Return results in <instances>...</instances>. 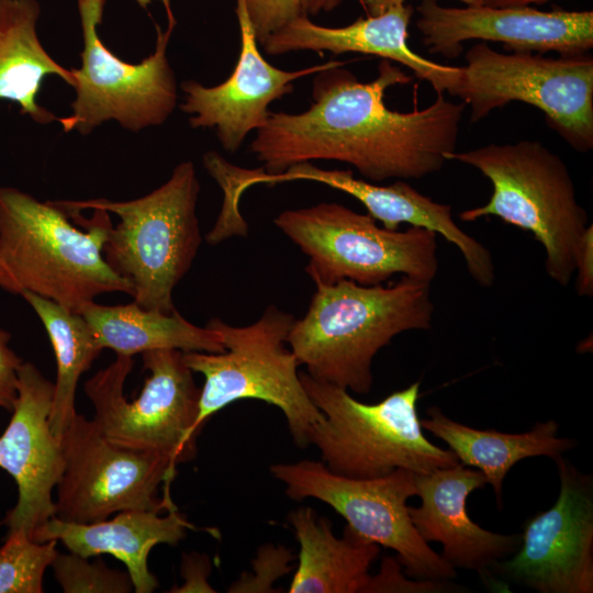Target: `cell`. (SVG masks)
I'll return each instance as SVG.
<instances>
[{
  "mask_svg": "<svg viewBox=\"0 0 593 593\" xmlns=\"http://www.w3.org/2000/svg\"><path fill=\"white\" fill-rule=\"evenodd\" d=\"M345 64L331 66L313 79L311 107L298 114L270 112L249 150L264 171L278 175L313 160L354 166L366 179H421L439 171L456 152L463 102L443 93L425 109L398 112L384 103L385 90L412 78L389 59L378 76L361 82Z\"/></svg>",
  "mask_w": 593,
  "mask_h": 593,
  "instance_id": "6da1fadb",
  "label": "cell"
},
{
  "mask_svg": "<svg viewBox=\"0 0 593 593\" xmlns=\"http://www.w3.org/2000/svg\"><path fill=\"white\" fill-rule=\"evenodd\" d=\"M86 220L53 201L41 202L13 187H0V267L5 291H29L69 311L103 293L133 294L130 281L103 256L112 226L109 212Z\"/></svg>",
  "mask_w": 593,
  "mask_h": 593,
  "instance_id": "7a4b0ae2",
  "label": "cell"
},
{
  "mask_svg": "<svg viewBox=\"0 0 593 593\" xmlns=\"http://www.w3.org/2000/svg\"><path fill=\"white\" fill-rule=\"evenodd\" d=\"M315 287L287 343L299 365L317 381L368 394L378 351L401 333L432 327L430 282L402 277L390 286L342 280Z\"/></svg>",
  "mask_w": 593,
  "mask_h": 593,
  "instance_id": "3957f363",
  "label": "cell"
},
{
  "mask_svg": "<svg viewBox=\"0 0 593 593\" xmlns=\"http://www.w3.org/2000/svg\"><path fill=\"white\" fill-rule=\"evenodd\" d=\"M200 182L192 161L178 164L169 179L127 201L104 198L53 201L64 211L101 209L119 216L103 246L104 259L133 288L134 302L163 313L176 311L172 292L201 245L195 208Z\"/></svg>",
  "mask_w": 593,
  "mask_h": 593,
  "instance_id": "277c9868",
  "label": "cell"
},
{
  "mask_svg": "<svg viewBox=\"0 0 593 593\" xmlns=\"http://www.w3.org/2000/svg\"><path fill=\"white\" fill-rule=\"evenodd\" d=\"M449 160L469 165L493 188L489 201L459 213L463 222L495 216L530 232L545 250V270L561 287L574 276L579 243L589 216L575 197L566 163L538 141L488 144L454 152Z\"/></svg>",
  "mask_w": 593,
  "mask_h": 593,
  "instance_id": "5b68a950",
  "label": "cell"
},
{
  "mask_svg": "<svg viewBox=\"0 0 593 593\" xmlns=\"http://www.w3.org/2000/svg\"><path fill=\"white\" fill-rule=\"evenodd\" d=\"M311 401L324 415L311 430L322 462L333 473L351 479H373L396 469L416 474L459 463L450 449L434 445L417 415L421 382L368 404L348 390L299 372Z\"/></svg>",
  "mask_w": 593,
  "mask_h": 593,
  "instance_id": "8992f818",
  "label": "cell"
},
{
  "mask_svg": "<svg viewBox=\"0 0 593 593\" xmlns=\"http://www.w3.org/2000/svg\"><path fill=\"white\" fill-rule=\"evenodd\" d=\"M294 317L268 305L260 317L245 326L211 318L205 326L222 336V353L182 351L186 365L204 378L194 428L223 407L243 399L275 405L283 413L300 448L310 446V434L324 415L311 401L298 372L300 366L288 335Z\"/></svg>",
  "mask_w": 593,
  "mask_h": 593,
  "instance_id": "52a82bcc",
  "label": "cell"
},
{
  "mask_svg": "<svg viewBox=\"0 0 593 593\" xmlns=\"http://www.w3.org/2000/svg\"><path fill=\"white\" fill-rule=\"evenodd\" d=\"M273 223L309 257L315 284L377 286L395 275L432 283L438 272L437 234L426 228L390 231L334 202L283 211Z\"/></svg>",
  "mask_w": 593,
  "mask_h": 593,
  "instance_id": "ba28073f",
  "label": "cell"
},
{
  "mask_svg": "<svg viewBox=\"0 0 593 593\" xmlns=\"http://www.w3.org/2000/svg\"><path fill=\"white\" fill-rule=\"evenodd\" d=\"M449 94L470 105L478 122L510 102L540 110L548 124L575 150L593 147V57L589 53L557 58L542 54H503L485 42L466 53L459 82Z\"/></svg>",
  "mask_w": 593,
  "mask_h": 593,
  "instance_id": "9c48e42d",
  "label": "cell"
},
{
  "mask_svg": "<svg viewBox=\"0 0 593 593\" xmlns=\"http://www.w3.org/2000/svg\"><path fill=\"white\" fill-rule=\"evenodd\" d=\"M149 372L139 394L128 401L125 381L133 369L132 356L116 355L85 383L94 409L93 421L112 443L137 450L156 451L176 465L194 458V428L201 388L178 349L142 353Z\"/></svg>",
  "mask_w": 593,
  "mask_h": 593,
  "instance_id": "30bf717a",
  "label": "cell"
},
{
  "mask_svg": "<svg viewBox=\"0 0 593 593\" xmlns=\"http://www.w3.org/2000/svg\"><path fill=\"white\" fill-rule=\"evenodd\" d=\"M107 0H77L82 34L81 65L70 68L75 82L71 113L58 118L64 132L90 134L101 124L115 121L124 130L139 132L165 123L178 100L175 72L167 46L176 25H158L155 51L138 64L114 55L100 38Z\"/></svg>",
  "mask_w": 593,
  "mask_h": 593,
  "instance_id": "8fae6325",
  "label": "cell"
},
{
  "mask_svg": "<svg viewBox=\"0 0 593 593\" xmlns=\"http://www.w3.org/2000/svg\"><path fill=\"white\" fill-rule=\"evenodd\" d=\"M270 473L295 501L313 497L328 504L357 535L398 553L405 573L416 580L447 581L456 569L434 551L412 523L407 500L416 495V473L406 469L373 479L331 472L323 462L271 465Z\"/></svg>",
  "mask_w": 593,
  "mask_h": 593,
  "instance_id": "7c38bea8",
  "label": "cell"
},
{
  "mask_svg": "<svg viewBox=\"0 0 593 593\" xmlns=\"http://www.w3.org/2000/svg\"><path fill=\"white\" fill-rule=\"evenodd\" d=\"M64 470L56 485L55 517L89 524L128 510L169 511L176 463L167 456L110 441L93 419L76 414L63 430Z\"/></svg>",
  "mask_w": 593,
  "mask_h": 593,
  "instance_id": "4fadbf2b",
  "label": "cell"
},
{
  "mask_svg": "<svg viewBox=\"0 0 593 593\" xmlns=\"http://www.w3.org/2000/svg\"><path fill=\"white\" fill-rule=\"evenodd\" d=\"M555 504L526 519L518 549L491 571L540 593L593 592V477L562 456Z\"/></svg>",
  "mask_w": 593,
  "mask_h": 593,
  "instance_id": "5bb4252c",
  "label": "cell"
},
{
  "mask_svg": "<svg viewBox=\"0 0 593 593\" xmlns=\"http://www.w3.org/2000/svg\"><path fill=\"white\" fill-rule=\"evenodd\" d=\"M416 27L430 54L452 59L462 42H499L512 52H556L559 56L589 53L593 47L592 11H540L532 7H444L422 0L416 7Z\"/></svg>",
  "mask_w": 593,
  "mask_h": 593,
  "instance_id": "9a60e30c",
  "label": "cell"
},
{
  "mask_svg": "<svg viewBox=\"0 0 593 593\" xmlns=\"http://www.w3.org/2000/svg\"><path fill=\"white\" fill-rule=\"evenodd\" d=\"M54 383L37 367L23 361L18 370V393L11 418L0 436V468L18 486V501L2 524L8 532L33 533L55 517L53 490L63 470L59 438L49 422Z\"/></svg>",
  "mask_w": 593,
  "mask_h": 593,
  "instance_id": "2e32d148",
  "label": "cell"
},
{
  "mask_svg": "<svg viewBox=\"0 0 593 593\" xmlns=\"http://www.w3.org/2000/svg\"><path fill=\"white\" fill-rule=\"evenodd\" d=\"M235 11L240 51L231 76L214 87H205L194 80H186L180 86L184 93L180 108L190 115V126L215 130L223 149L230 153L242 146L250 131H257L267 123L270 103L291 93L296 79L345 64L329 60L294 71L279 69L269 64L258 48L246 0H236Z\"/></svg>",
  "mask_w": 593,
  "mask_h": 593,
  "instance_id": "e0dca14e",
  "label": "cell"
},
{
  "mask_svg": "<svg viewBox=\"0 0 593 593\" xmlns=\"http://www.w3.org/2000/svg\"><path fill=\"white\" fill-rule=\"evenodd\" d=\"M294 180L321 182L350 194L387 230L398 231L405 223L441 235L459 249L468 272L478 284L482 288L493 286L495 266L491 251L456 224L450 205L435 202L402 179L379 186L356 179L351 170H327L311 163H301L278 175L256 169L251 182L275 184Z\"/></svg>",
  "mask_w": 593,
  "mask_h": 593,
  "instance_id": "ac0fdd59",
  "label": "cell"
},
{
  "mask_svg": "<svg viewBox=\"0 0 593 593\" xmlns=\"http://www.w3.org/2000/svg\"><path fill=\"white\" fill-rule=\"evenodd\" d=\"M415 479L422 503L409 506L412 523L426 542L443 545L440 556L455 569L472 570L484 578L497 562L516 552L521 534L486 530L468 515V496L486 484L480 470L459 462L416 474Z\"/></svg>",
  "mask_w": 593,
  "mask_h": 593,
  "instance_id": "d6986e66",
  "label": "cell"
},
{
  "mask_svg": "<svg viewBox=\"0 0 593 593\" xmlns=\"http://www.w3.org/2000/svg\"><path fill=\"white\" fill-rule=\"evenodd\" d=\"M412 15L413 8L402 4L377 16L358 19L344 27H327L303 14L270 35L262 48L268 55L296 51L374 55L406 66L416 77L428 81L437 93H449L459 82L461 66L437 64L409 47L407 29Z\"/></svg>",
  "mask_w": 593,
  "mask_h": 593,
  "instance_id": "ffe728a7",
  "label": "cell"
},
{
  "mask_svg": "<svg viewBox=\"0 0 593 593\" xmlns=\"http://www.w3.org/2000/svg\"><path fill=\"white\" fill-rule=\"evenodd\" d=\"M154 510L121 511L113 518L79 524L51 518L32 535L37 542L59 540L69 552L91 558L111 555L126 568L136 593H150L158 588L149 571L150 550L160 544L175 546L192 528L177 507L166 515Z\"/></svg>",
  "mask_w": 593,
  "mask_h": 593,
  "instance_id": "44dd1931",
  "label": "cell"
},
{
  "mask_svg": "<svg viewBox=\"0 0 593 593\" xmlns=\"http://www.w3.org/2000/svg\"><path fill=\"white\" fill-rule=\"evenodd\" d=\"M288 521L300 545L290 593H365L379 545L348 526L343 538L336 537L329 519L310 506L290 512Z\"/></svg>",
  "mask_w": 593,
  "mask_h": 593,
  "instance_id": "7402d4cb",
  "label": "cell"
},
{
  "mask_svg": "<svg viewBox=\"0 0 593 593\" xmlns=\"http://www.w3.org/2000/svg\"><path fill=\"white\" fill-rule=\"evenodd\" d=\"M421 425L444 440L460 463L484 474L499 510L503 507L504 479L515 463L538 456L553 459L578 445L573 438L558 436L559 425L553 419L538 422L525 433L507 434L463 425L446 416L438 406H432Z\"/></svg>",
  "mask_w": 593,
  "mask_h": 593,
  "instance_id": "603a6c76",
  "label": "cell"
},
{
  "mask_svg": "<svg viewBox=\"0 0 593 593\" xmlns=\"http://www.w3.org/2000/svg\"><path fill=\"white\" fill-rule=\"evenodd\" d=\"M40 16L37 0H0V100L15 102L21 114L48 124L58 118L37 103L44 78L57 76L71 87L75 79L43 46Z\"/></svg>",
  "mask_w": 593,
  "mask_h": 593,
  "instance_id": "cb8c5ba5",
  "label": "cell"
},
{
  "mask_svg": "<svg viewBox=\"0 0 593 593\" xmlns=\"http://www.w3.org/2000/svg\"><path fill=\"white\" fill-rule=\"evenodd\" d=\"M79 314L88 323L100 348H110L116 355L133 357L155 349L203 353L225 350L220 333L192 324L177 310L163 313L143 309L135 302L101 305L92 301Z\"/></svg>",
  "mask_w": 593,
  "mask_h": 593,
  "instance_id": "d4e9b609",
  "label": "cell"
},
{
  "mask_svg": "<svg viewBox=\"0 0 593 593\" xmlns=\"http://www.w3.org/2000/svg\"><path fill=\"white\" fill-rule=\"evenodd\" d=\"M34 310L52 343L56 359V381L49 416L53 433L59 438L77 414L76 390L102 349L81 314L29 291L20 294Z\"/></svg>",
  "mask_w": 593,
  "mask_h": 593,
  "instance_id": "484cf974",
  "label": "cell"
},
{
  "mask_svg": "<svg viewBox=\"0 0 593 593\" xmlns=\"http://www.w3.org/2000/svg\"><path fill=\"white\" fill-rule=\"evenodd\" d=\"M57 553V540L37 542L23 529L8 532L0 547V593H42Z\"/></svg>",
  "mask_w": 593,
  "mask_h": 593,
  "instance_id": "4316f807",
  "label": "cell"
},
{
  "mask_svg": "<svg viewBox=\"0 0 593 593\" xmlns=\"http://www.w3.org/2000/svg\"><path fill=\"white\" fill-rule=\"evenodd\" d=\"M51 568L65 593H130L134 590L127 571L111 569L101 559L89 561L74 552H58Z\"/></svg>",
  "mask_w": 593,
  "mask_h": 593,
  "instance_id": "83f0119b",
  "label": "cell"
},
{
  "mask_svg": "<svg viewBox=\"0 0 593 593\" xmlns=\"http://www.w3.org/2000/svg\"><path fill=\"white\" fill-rule=\"evenodd\" d=\"M248 16L258 44L300 15L306 14V0H246Z\"/></svg>",
  "mask_w": 593,
  "mask_h": 593,
  "instance_id": "f1b7e54d",
  "label": "cell"
},
{
  "mask_svg": "<svg viewBox=\"0 0 593 593\" xmlns=\"http://www.w3.org/2000/svg\"><path fill=\"white\" fill-rule=\"evenodd\" d=\"M292 559L291 552L284 547H260L253 564L255 574H243L230 586L228 592H273V582L291 570L288 564Z\"/></svg>",
  "mask_w": 593,
  "mask_h": 593,
  "instance_id": "f546056e",
  "label": "cell"
},
{
  "mask_svg": "<svg viewBox=\"0 0 593 593\" xmlns=\"http://www.w3.org/2000/svg\"><path fill=\"white\" fill-rule=\"evenodd\" d=\"M400 562L393 558L383 559L380 572L370 575L365 593L381 592H439L449 589L446 581H410L400 571Z\"/></svg>",
  "mask_w": 593,
  "mask_h": 593,
  "instance_id": "4dcf8cb0",
  "label": "cell"
},
{
  "mask_svg": "<svg viewBox=\"0 0 593 593\" xmlns=\"http://www.w3.org/2000/svg\"><path fill=\"white\" fill-rule=\"evenodd\" d=\"M11 335L0 328V409L11 412L18 393V370L23 360L10 347Z\"/></svg>",
  "mask_w": 593,
  "mask_h": 593,
  "instance_id": "1f68e13d",
  "label": "cell"
},
{
  "mask_svg": "<svg viewBox=\"0 0 593 593\" xmlns=\"http://www.w3.org/2000/svg\"><path fill=\"white\" fill-rule=\"evenodd\" d=\"M575 291L579 296L593 295V227L585 230L574 260Z\"/></svg>",
  "mask_w": 593,
  "mask_h": 593,
  "instance_id": "d6a6232c",
  "label": "cell"
},
{
  "mask_svg": "<svg viewBox=\"0 0 593 593\" xmlns=\"http://www.w3.org/2000/svg\"><path fill=\"white\" fill-rule=\"evenodd\" d=\"M182 573L186 579L183 585L170 592H214L206 581L210 573L208 559L199 555L184 556Z\"/></svg>",
  "mask_w": 593,
  "mask_h": 593,
  "instance_id": "836d02e7",
  "label": "cell"
},
{
  "mask_svg": "<svg viewBox=\"0 0 593 593\" xmlns=\"http://www.w3.org/2000/svg\"><path fill=\"white\" fill-rule=\"evenodd\" d=\"M368 16H377L389 9L405 4L406 0H361ZM466 5H482L483 0H459Z\"/></svg>",
  "mask_w": 593,
  "mask_h": 593,
  "instance_id": "e575fe53",
  "label": "cell"
},
{
  "mask_svg": "<svg viewBox=\"0 0 593 593\" xmlns=\"http://www.w3.org/2000/svg\"><path fill=\"white\" fill-rule=\"evenodd\" d=\"M549 0H483V5L492 8H513L530 7V4H540Z\"/></svg>",
  "mask_w": 593,
  "mask_h": 593,
  "instance_id": "d590c367",
  "label": "cell"
},
{
  "mask_svg": "<svg viewBox=\"0 0 593 593\" xmlns=\"http://www.w3.org/2000/svg\"><path fill=\"white\" fill-rule=\"evenodd\" d=\"M340 2L342 0H313L309 13L317 14L320 11L329 12L339 5Z\"/></svg>",
  "mask_w": 593,
  "mask_h": 593,
  "instance_id": "8d00e7d4",
  "label": "cell"
},
{
  "mask_svg": "<svg viewBox=\"0 0 593 593\" xmlns=\"http://www.w3.org/2000/svg\"><path fill=\"white\" fill-rule=\"evenodd\" d=\"M152 1L154 0H135V2L143 9H146L150 4ZM158 1L163 3L166 10L168 25H176L177 22H176V19L171 9V0H158Z\"/></svg>",
  "mask_w": 593,
  "mask_h": 593,
  "instance_id": "74e56055",
  "label": "cell"
},
{
  "mask_svg": "<svg viewBox=\"0 0 593 593\" xmlns=\"http://www.w3.org/2000/svg\"><path fill=\"white\" fill-rule=\"evenodd\" d=\"M0 288L5 290V277L1 267H0Z\"/></svg>",
  "mask_w": 593,
  "mask_h": 593,
  "instance_id": "f35d334b",
  "label": "cell"
},
{
  "mask_svg": "<svg viewBox=\"0 0 593 593\" xmlns=\"http://www.w3.org/2000/svg\"><path fill=\"white\" fill-rule=\"evenodd\" d=\"M313 0H306V13L309 14V9Z\"/></svg>",
  "mask_w": 593,
  "mask_h": 593,
  "instance_id": "ab89813d",
  "label": "cell"
}]
</instances>
